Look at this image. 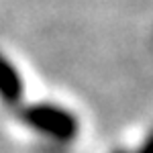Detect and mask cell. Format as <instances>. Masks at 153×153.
Segmentation results:
<instances>
[{
	"label": "cell",
	"instance_id": "6da1fadb",
	"mask_svg": "<svg viewBox=\"0 0 153 153\" xmlns=\"http://www.w3.org/2000/svg\"><path fill=\"white\" fill-rule=\"evenodd\" d=\"M23 120L35 133L61 143L71 141L74 137H78L80 131L78 117L71 110L51 102H37L27 106L23 110Z\"/></svg>",
	"mask_w": 153,
	"mask_h": 153
},
{
	"label": "cell",
	"instance_id": "7a4b0ae2",
	"mask_svg": "<svg viewBox=\"0 0 153 153\" xmlns=\"http://www.w3.org/2000/svg\"><path fill=\"white\" fill-rule=\"evenodd\" d=\"M25 84L21 71L4 53H0V100L4 104H19L23 98Z\"/></svg>",
	"mask_w": 153,
	"mask_h": 153
},
{
	"label": "cell",
	"instance_id": "3957f363",
	"mask_svg": "<svg viewBox=\"0 0 153 153\" xmlns=\"http://www.w3.org/2000/svg\"><path fill=\"white\" fill-rule=\"evenodd\" d=\"M137 153H153V131L145 137V141H143V145L139 147Z\"/></svg>",
	"mask_w": 153,
	"mask_h": 153
}]
</instances>
